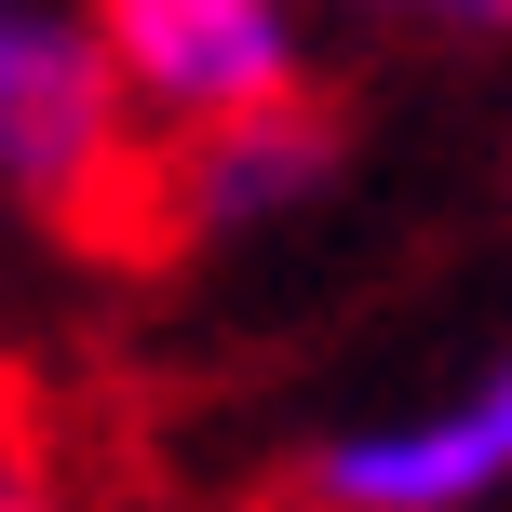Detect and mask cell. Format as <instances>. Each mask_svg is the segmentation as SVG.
Masks as SVG:
<instances>
[{
    "label": "cell",
    "instance_id": "obj_5",
    "mask_svg": "<svg viewBox=\"0 0 512 512\" xmlns=\"http://www.w3.org/2000/svg\"><path fill=\"white\" fill-rule=\"evenodd\" d=\"M337 14L418 27V41H512V0H337Z\"/></svg>",
    "mask_w": 512,
    "mask_h": 512
},
{
    "label": "cell",
    "instance_id": "obj_1",
    "mask_svg": "<svg viewBox=\"0 0 512 512\" xmlns=\"http://www.w3.org/2000/svg\"><path fill=\"white\" fill-rule=\"evenodd\" d=\"M135 95L108 68L95 14H54V0H14L0 14V189L54 230H95L135 176Z\"/></svg>",
    "mask_w": 512,
    "mask_h": 512
},
{
    "label": "cell",
    "instance_id": "obj_4",
    "mask_svg": "<svg viewBox=\"0 0 512 512\" xmlns=\"http://www.w3.org/2000/svg\"><path fill=\"white\" fill-rule=\"evenodd\" d=\"M324 176H337V108L324 95H283V108H243V122L162 135V216H176L189 243L270 230V216H297Z\"/></svg>",
    "mask_w": 512,
    "mask_h": 512
},
{
    "label": "cell",
    "instance_id": "obj_3",
    "mask_svg": "<svg viewBox=\"0 0 512 512\" xmlns=\"http://www.w3.org/2000/svg\"><path fill=\"white\" fill-rule=\"evenodd\" d=\"M297 486L324 512H499L512 499V351L472 364L432 405H391V418L324 432Z\"/></svg>",
    "mask_w": 512,
    "mask_h": 512
},
{
    "label": "cell",
    "instance_id": "obj_2",
    "mask_svg": "<svg viewBox=\"0 0 512 512\" xmlns=\"http://www.w3.org/2000/svg\"><path fill=\"white\" fill-rule=\"evenodd\" d=\"M95 27H108V68H122L149 135H203V122L310 95L297 0H95Z\"/></svg>",
    "mask_w": 512,
    "mask_h": 512
}]
</instances>
